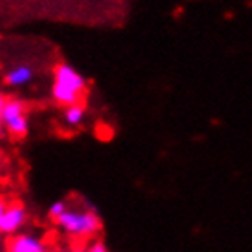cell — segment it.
Here are the masks:
<instances>
[{
	"label": "cell",
	"instance_id": "cell-1",
	"mask_svg": "<svg viewBox=\"0 0 252 252\" xmlns=\"http://www.w3.org/2000/svg\"><path fill=\"white\" fill-rule=\"evenodd\" d=\"M86 92V79L77 71L71 64L61 63L53 71V84H51V97L59 106H69L81 102Z\"/></svg>",
	"mask_w": 252,
	"mask_h": 252
},
{
	"label": "cell",
	"instance_id": "cell-2",
	"mask_svg": "<svg viewBox=\"0 0 252 252\" xmlns=\"http://www.w3.org/2000/svg\"><path fill=\"white\" fill-rule=\"evenodd\" d=\"M57 227L63 230L64 234H68L71 238H92L95 234H99L102 223L101 218L97 214V210L92 207H82V208H71L68 207L63 214L59 216Z\"/></svg>",
	"mask_w": 252,
	"mask_h": 252
},
{
	"label": "cell",
	"instance_id": "cell-3",
	"mask_svg": "<svg viewBox=\"0 0 252 252\" xmlns=\"http://www.w3.org/2000/svg\"><path fill=\"white\" fill-rule=\"evenodd\" d=\"M2 128L17 139H22L30 133V119L24 102L20 99H6L2 108Z\"/></svg>",
	"mask_w": 252,
	"mask_h": 252
},
{
	"label": "cell",
	"instance_id": "cell-4",
	"mask_svg": "<svg viewBox=\"0 0 252 252\" xmlns=\"http://www.w3.org/2000/svg\"><path fill=\"white\" fill-rule=\"evenodd\" d=\"M26 221H28V210H26V207H22L19 203L7 205L6 210H4V216L0 220V232L13 236V234H17L20 228L24 227Z\"/></svg>",
	"mask_w": 252,
	"mask_h": 252
},
{
	"label": "cell",
	"instance_id": "cell-5",
	"mask_svg": "<svg viewBox=\"0 0 252 252\" xmlns=\"http://www.w3.org/2000/svg\"><path fill=\"white\" fill-rule=\"evenodd\" d=\"M7 252H48L46 243L33 234H13L7 241Z\"/></svg>",
	"mask_w": 252,
	"mask_h": 252
},
{
	"label": "cell",
	"instance_id": "cell-6",
	"mask_svg": "<svg viewBox=\"0 0 252 252\" xmlns=\"http://www.w3.org/2000/svg\"><path fill=\"white\" fill-rule=\"evenodd\" d=\"M33 77H35V71H33L32 66L20 64V66H15L7 71L6 82L13 88H20V86H28L33 81Z\"/></svg>",
	"mask_w": 252,
	"mask_h": 252
},
{
	"label": "cell",
	"instance_id": "cell-7",
	"mask_svg": "<svg viewBox=\"0 0 252 252\" xmlns=\"http://www.w3.org/2000/svg\"><path fill=\"white\" fill-rule=\"evenodd\" d=\"M84 117H86V108H84L82 102H75V104L64 106L63 119L69 128H77V126H81L82 121H84Z\"/></svg>",
	"mask_w": 252,
	"mask_h": 252
},
{
	"label": "cell",
	"instance_id": "cell-8",
	"mask_svg": "<svg viewBox=\"0 0 252 252\" xmlns=\"http://www.w3.org/2000/svg\"><path fill=\"white\" fill-rule=\"evenodd\" d=\"M66 208H68V203H66V201H55V203H53V205L50 207V210H48V214H50L51 220L55 221V220L59 218V216L63 214L64 210H66Z\"/></svg>",
	"mask_w": 252,
	"mask_h": 252
},
{
	"label": "cell",
	"instance_id": "cell-9",
	"mask_svg": "<svg viewBox=\"0 0 252 252\" xmlns=\"http://www.w3.org/2000/svg\"><path fill=\"white\" fill-rule=\"evenodd\" d=\"M75 252H110V251H108L106 245H104L102 241H92V243H88L86 247L77 249Z\"/></svg>",
	"mask_w": 252,
	"mask_h": 252
},
{
	"label": "cell",
	"instance_id": "cell-10",
	"mask_svg": "<svg viewBox=\"0 0 252 252\" xmlns=\"http://www.w3.org/2000/svg\"><path fill=\"white\" fill-rule=\"evenodd\" d=\"M4 102H6V97L0 94V133L4 130V128H2V108H4Z\"/></svg>",
	"mask_w": 252,
	"mask_h": 252
},
{
	"label": "cell",
	"instance_id": "cell-11",
	"mask_svg": "<svg viewBox=\"0 0 252 252\" xmlns=\"http://www.w3.org/2000/svg\"><path fill=\"white\" fill-rule=\"evenodd\" d=\"M6 207H7V203L0 197V220H2V216H4V210H6Z\"/></svg>",
	"mask_w": 252,
	"mask_h": 252
}]
</instances>
